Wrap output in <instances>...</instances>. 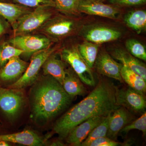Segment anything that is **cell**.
<instances>
[{
    "label": "cell",
    "instance_id": "f546056e",
    "mask_svg": "<svg viewBox=\"0 0 146 146\" xmlns=\"http://www.w3.org/2000/svg\"><path fill=\"white\" fill-rule=\"evenodd\" d=\"M129 144L126 142L124 143H119L105 136L94 140L91 142L89 146H128L129 145Z\"/></svg>",
    "mask_w": 146,
    "mask_h": 146
},
{
    "label": "cell",
    "instance_id": "d4e9b609",
    "mask_svg": "<svg viewBox=\"0 0 146 146\" xmlns=\"http://www.w3.org/2000/svg\"><path fill=\"white\" fill-rule=\"evenodd\" d=\"M112 113L105 117L101 122L94 128L89 133L86 139L82 143L80 146H89L91 142L94 140L106 136L108 129L110 117Z\"/></svg>",
    "mask_w": 146,
    "mask_h": 146
},
{
    "label": "cell",
    "instance_id": "8fae6325",
    "mask_svg": "<svg viewBox=\"0 0 146 146\" xmlns=\"http://www.w3.org/2000/svg\"><path fill=\"white\" fill-rule=\"evenodd\" d=\"M78 10L80 13L111 19H117L120 12L119 7L117 6L106 4L97 0H81Z\"/></svg>",
    "mask_w": 146,
    "mask_h": 146
},
{
    "label": "cell",
    "instance_id": "7402d4cb",
    "mask_svg": "<svg viewBox=\"0 0 146 146\" xmlns=\"http://www.w3.org/2000/svg\"><path fill=\"white\" fill-rule=\"evenodd\" d=\"M124 21L128 27L140 34L146 30V11L138 9L131 11L125 15Z\"/></svg>",
    "mask_w": 146,
    "mask_h": 146
},
{
    "label": "cell",
    "instance_id": "ba28073f",
    "mask_svg": "<svg viewBox=\"0 0 146 146\" xmlns=\"http://www.w3.org/2000/svg\"><path fill=\"white\" fill-rule=\"evenodd\" d=\"M13 46L22 50L24 53L32 54L50 47L52 42L48 37L42 35H15L9 40Z\"/></svg>",
    "mask_w": 146,
    "mask_h": 146
},
{
    "label": "cell",
    "instance_id": "d6986e66",
    "mask_svg": "<svg viewBox=\"0 0 146 146\" xmlns=\"http://www.w3.org/2000/svg\"><path fill=\"white\" fill-rule=\"evenodd\" d=\"M62 86L67 94L73 98L76 96H82L86 92L82 82L74 70H66Z\"/></svg>",
    "mask_w": 146,
    "mask_h": 146
},
{
    "label": "cell",
    "instance_id": "83f0119b",
    "mask_svg": "<svg viewBox=\"0 0 146 146\" xmlns=\"http://www.w3.org/2000/svg\"><path fill=\"white\" fill-rule=\"evenodd\" d=\"M133 129H138L143 132V135L145 136L146 134V113L145 112L140 117L133 122L129 123L125 126L120 132L127 134L130 131Z\"/></svg>",
    "mask_w": 146,
    "mask_h": 146
},
{
    "label": "cell",
    "instance_id": "44dd1931",
    "mask_svg": "<svg viewBox=\"0 0 146 146\" xmlns=\"http://www.w3.org/2000/svg\"><path fill=\"white\" fill-rule=\"evenodd\" d=\"M121 75L122 80L129 87L145 95L146 91V81L142 77L123 65L121 69Z\"/></svg>",
    "mask_w": 146,
    "mask_h": 146
},
{
    "label": "cell",
    "instance_id": "d6a6232c",
    "mask_svg": "<svg viewBox=\"0 0 146 146\" xmlns=\"http://www.w3.org/2000/svg\"><path fill=\"white\" fill-rule=\"evenodd\" d=\"M50 146H65V144L63 142L60 141V140H56V141H53L50 144Z\"/></svg>",
    "mask_w": 146,
    "mask_h": 146
},
{
    "label": "cell",
    "instance_id": "ffe728a7",
    "mask_svg": "<svg viewBox=\"0 0 146 146\" xmlns=\"http://www.w3.org/2000/svg\"><path fill=\"white\" fill-rule=\"evenodd\" d=\"M30 11L29 7L18 4L0 1V15L7 20L12 26L18 18Z\"/></svg>",
    "mask_w": 146,
    "mask_h": 146
},
{
    "label": "cell",
    "instance_id": "5bb4252c",
    "mask_svg": "<svg viewBox=\"0 0 146 146\" xmlns=\"http://www.w3.org/2000/svg\"><path fill=\"white\" fill-rule=\"evenodd\" d=\"M131 120V115L125 108L120 106L115 109L110 117L106 137L117 141L120 131Z\"/></svg>",
    "mask_w": 146,
    "mask_h": 146
},
{
    "label": "cell",
    "instance_id": "30bf717a",
    "mask_svg": "<svg viewBox=\"0 0 146 146\" xmlns=\"http://www.w3.org/2000/svg\"><path fill=\"white\" fill-rule=\"evenodd\" d=\"M81 34L86 41L98 44L115 41L121 35V32L116 29L99 25L84 27L82 30Z\"/></svg>",
    "mask_w": 146,
    "mask_h": 146
},
{
    "label": "cell",
    "instance_id": "e575fe53",
    "mask_svg": "<svg viewBox=\"0 0 146 146\" xmlns=\"http://www.w3.org/2000/svg\"><path fill=\"white\" fill-rule=\"evenodd\" d=\"M97 1H100L102 2H103L104 1H105L106 0H97Z\"/></svg>",
    "mask_w": 146,
    "mask_h": 146
},
{
    "label": "cell",
    "instance_id": "603a6c76",
    "mask_svg": "<svg viewBox=\"0 0 146 146\" xmlns=\"http://www.w3.org/2000/svg\"><path fill=\"white\" fill-rule=\"evenodd\" d=\"M100 44L86 41L78 45L79 52L89 68L92 69L98 53Z\"/></svg>",
    "mask_w": 146,
    "mask_h": 146
},
{
    "label": "cell",
    "instance_id": "1f68e13d",
    "mask_svg": "<svg viewBox=\"0 0 146 146\" xmlns=\"http://www.w3.org/2000/svg\"><path fill=\"white\" fill-rule=\"evenodd\" d=\"M3 17L0 15V36L5 32L7 28V24L3 19Z\"/></svg>",
    "mask_w": 146,
    "mask_h": 146
},
{
    "label": "cell",
    "instance_id": "3957f363",
    "mask_svg": "<svg viewBox=\"0 0 146 146\" xmlns=\"http://www.w3.org/2000/svg\"><path fill=\"white\" fill-rule=\"evenodd\" d=\"M51 7L39 6L19 18L13 26L14 35L27 34L40 29L52 16Z\"/></svg>",
    "mask_w": 146,
    "mask_h": 146
},
{
    "label": "cell",
    "instance_id": "484cf974",
    "mask_svg": "<svg viewBox=\"0 0 146 146\" xmlns=\"http://www.w3.org/2000/svg\"><path fill=\"white\" fill-rule=\"evenodd\" d=\"M24 53L23 51L10 45L8 42H3L0 45V66L3 67L11 58L19 56Z\"/></svg>",
    "mask_w": 146,
    "mask_h": 146
},
{
    "label": "cell",
    "instance_id": "6da1fadb",
    "mask_svg": "<svg viewBox=\"0 0 146 146\" xmlns=\"http://www.w3.org/2000/svg\"><path fill=\"white\" fill-rule=\"evenodd\" d=\"M116 86L102 80L90 94L68 110L56 121L53 130L44 137L47 141L54 133L60 139L66 138L71 129L96 116L106 117L119 107L116 104Z\"/></svg>",
    "mask_w": 146,
    "mask_h": 146
},
{
    "label": "cell",
    "instance_id": "e0dca14e",
    "mask_svg": "<svg viewBox=\"0 0 146 146\" xmlns=\"http://www.w3.org/2000/svg\"><path fill=\"white\" fill-rule=\"evenodd\" d=\"M110 55L114 59L119 60L123 65H125L141 76L146 81L145 65L127 50L123 49H115L112 51Z\"/></svg>",
    "mask_w": 146,
    "mask_h": 146
},
{
    "label": "cell",
    "instance_id": "2e32d148",
    "mask_svg": "<svg viewBox=\"0 0 146 146\" xmlns=\"http://www.w3.org/2000/svg\"><path fill=\"white\" fill-rule=\"evenodd\" d=\"M0 140L29 146H39L46 143L44 137L33 131L26 129L21 132L0 135Z\"/></svg>",
    "mask_w": 146,
    "mask_h": 146
},
{
    "label": "cell",
    "instance_id": "277c9868",
    "mask_svg": "<svg viewBox=\"0 0 146 146\" xmlns=\"http://www.w3.org/2000/svg\"><path fill=\"white\" fill-rule=\"evenodd\" d=\"M57 49V47H50L33 54L31 63L26 70L17 81L11 84L8 88L23 89L34 84L43 64L51 54Z\"/></svg>",
    "mask_w": 146,
    "mask_h": 146
},
{
    "label": "cell",
    "instance_id": "4316f807",
    "mask_svg": "<svg viewBox=\"0 0 146 146\" xmlns=\"http://www.w3.org/2000/svg\"><path fill=\"white\" fill-rule=\"evenodd\" d=\"M125 46L128 52L138 59L146 61L145 47L140 42L134 39H127Z\"/></svg>",
    "mask_w": 146,
    "mask_h": 146
},
{
    "label": "cell",
    "instance_id": "4dcf8cb0",
    "mask_svg": "<svg viewBox=\"0 0 146 146\" xmlns=\"http://www.w3.org/2000/svg\"><path fill=\"white\" fill-rule=\"evenodd\" d=\"M109 2L118 7H126L144 5L146 0H109Z\"/></svg>",
    "mask_w": 146,
    "mask_h": 146
},
{
    "label": "cell",
    "instance_id": "836d02e7",
    "mask_svg": "<svg viewBox=\"0 0 146 146\" xmlns=\"http://www.w3.org/2000/svg\"><path fill=\"white\" fill-rule=\"evenodd\" d=\"M9 146V144L7 142L5 141L0 140V146Z\"/></svg>",
    "mask_w": 146,
    "mask_h": 146
},
{
    "label": "cell",
    "instance_id": "cb8c5ba5",
    "mask_svg": "<svg viewBox=\"0 0 146 146\" xmlns=\"http://www.w3.org/2000/svg\"><path fill=\"white\" fill-rule=\"evenodd\" d=\"M55 6L54 8L68 16L79 15L78 7L81 0H53Z\"/></svg>",
    "mask_w": 146,
    "mask_h": 146
},
{
    "label": "cell",
    "instance_id": "4fadbf2b",
    "mask_svg": "<svg viewBox=\"0 0 146 146\" xmlns=\"http://www.w3.org/2000/svg\"><path fill=\"white\" fill-rule=\"evenodd\" d=\"M104 117L102 116L93 117L74 127L68 133L66 138V142L72 146L81 145L89 133L101 122Z\"/></svg>",
    "mask_w": 146,
    "mask_h": 146
},
{
    "label": "cell",
    "instance_id": "52a82bcc",
    "mask_svg": "<svg viewBox=\"0 0 146 146\" xmlns=\"http://www.w3.org/2000/svg\"><path fill=\"white\" fill-rule=\"evenodd\" d=\"M78 27L76 21L63 16L50 18L40 27V31L54 39L66 37L74 33Z\"/></svg>",
    "mask_w": 146,
    "mask_h": 146
},
{
    "label": "cell",
    "instance_id": "f1b7e54d",
    "mask_svg": "<svg viewBox=\"0 0 146 146\" xmlns=\"http://www.w3.org/2000/svg\"><path fill=\"white\" fill-rule=\"evenodd\" d=\"M18 4L27 7L36 8L39 6L51 7L54 8L55 6L53 0H12Z\"/></svg>",
    "mask_w": 146,
    "mask_h": 146
},
{
    "label": "cell",
    "instance_id": "8992f818",
    "mask_svg": "<svg viewBox=\"0 0 146 146\" xmlns=\"http://www.w3.org/2000/svg\"><path fill=\"white\" fill-rule=\"evenodd\" d=\"M62 60L70 64L83 83L93 86L96 84L91 69L79 52L77 46L64 49L60 52Z\"/></svg>",
    "mask_w": 146,
    "mask_h": 146
},
{
    "label": "cell",
    "instance_id": "5b68a950",
    "mask_svg": "<svg viewBox=\"0 0 146 146\" xmlns=\"http://www.w3.org/2000/svg\"><path fill=\"white\" fill-rule=\"evenodd\" d=\"M25 100L23 89L0 87V108L10 121H14L18 117Z\"/></svg>",
    "mask_w": 146,
    "mask_h": 146
},
{
    "label": "cell",
    "instance_id": "7c38bea8",
    "mask_svg": "<svg viewBox=\"0 0 146 146\" xmlns=\"http://www.w3.org/2000/svg\"><path fill=\"white\" fill-rule=\"evenodd\" d=\"M123 64L114 60L105 50H102L98 56L94 66L100 74L122 82L121 71Z\"/></svg>",
    "mask_w": 146,
    "mask_h": 146
},
{
    "label": "cell",
    "instance_id": "9a60e30c",
    "mask_svg": "<svg viewBox=\"0 0 146 146\" xmlns=\"http://www.w3.org/2000/svg\"><path fill=\"white\" fill-rule=\"evenodd\" d=\"M29 64L19 56L11 58L0 69V80L7 82L17 81L26 70Z\"/></svg>",
    "mask_w": 146,
    "mask_h": 146
},
{
    "label": "cell",
    "instance_id": "9c48e42d",
    "mask_svg": "<svg viewBox=\"0 0 146 146\" xmlns=\"http://www.w3.org/2000/svg\"><path fill=\"white\" fill-rule=\"evenodd\" d=\"M115 97L117 106L127 108L131 111L142 112L146 108L145 95L138 93L130 87L120 89L116 86Z\"/></svg>",
    "mask_w": 146,
    "mask_h": 146
},
{
    "label": "cell",
    "instance_id": "7a4b0ae2",
    "mask_svg": "<svg viewBox=\"0 0 146 146\" xmlns=\"http://www.w3.org/2000/svg\"><path fill=\"white\" fill-rule=\"evenodd\" d=\"M34 83L31 92V118L36 123H46L63 111L73 97L65 92L62 84L50 75Z\"/></svg>",
    "mask_w": 146,
    "mask_h": 146
},
{
    "label": "cell",
    "instance_id": "ac0fdd59",
    "mask_svg": "<svg viewBox=\"0 0 146 146\" xmlns=\"http://www.w3.org/2000/svg\"><path fill=\"white\" fill-rule=\"evenodd\" d=\"M53 54L47 58L42 66L44 74L52 76L62 85L66 74L65 64L63 60L58 59Z\"/></svg>",
    "mask_w": 146,
    "mask_h": 146
}]
</instances>
